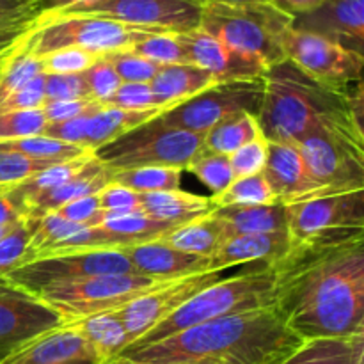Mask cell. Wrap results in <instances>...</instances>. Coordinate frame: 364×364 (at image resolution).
Here are the masks:
<instances>
[{
    "mask_svg": "<svg viewBox=\"0 0 364 364\" xmlns=\"http://www.w3.org/2000/svg\"><path fill=\"white\" fill-rule=\"evenodd\" d=\"M272 269L274 308L302 341L364 334V231L291 240Z\"/></svg>",
    "mask_w": 364,
    "mask_h": 364,
    "instance_id": "1",
    "label": "cell"
},
{
    "mask_svg": "<svg viewBox=\"0 0 364 364\" xmlns=\"http://www.w3.org/2000/svg\"><path fill=\"white\" fill-rule=\"evenodd\" d=\"M302 343L272 306L210 320L144 347H130L109 364H279Z\"/></svg>",
    "mask_w": 364,
    "mask_h": 364,
    "instance_id": "2",
    "label": "cell"
},
{
    "mask_svg": "<svg viewBox=\"0 0 364 364\" xmlns=\"http://www.w3.org/2000/svg\"><path fill=\"white\" fill-rule=\"evenodd\" d=\"M265 96L258 114L263 137L269 142L299 141L318 128L363 135V82L333 87L299 70L284 59L267 68Z\"/></svg>",
    "mask_w": 364,
    "mask_h": 364,
    "instance_id": "3",
    "label": "cell"
},
{
    "mask_svg": "<svg viewBox=\"0 0 364 364\" xmlns=\"http://www.w3.org/2000/svg\"><path fill=\"white\" fill-rule=\"evenodd\" d=\"M274 299H276V272L267 263H256L251 269L240 270L237 276L206 287L130 347L156 343L181 331L223 316L272 308Z\"/></svg>",
    "mask_w": 364,
    "mask_h": 364,
    "instance_id": "4",
    "label": "cell"
},
{
    "mask_svg": "<svg viewBox=\"0 0 364 364\" xmlns=\"http://www.w3.org/2000/svg\"><path fill=\"white\" fill-rule=\"evenodd\" d=\"M294 18L267 2L208 4L201 7L199 28L267 68L287 59L283 38Z\"/></svg>",
    "mask_w": 364,
    "mask_h": 364,
    "instance_id": "5",
    "label": "cell"
},
{
    "mask_svg": "<svg viewBox=\"0 0 364 364\" xmlns=\"http://www.w3.org/2000/svg\"><path fill=\"white\" fill-rule=\"evenodd\" d=\"M203 139L205 135L171 127L155 117L98 148L95 156L110 173L139 167H174L185 171L203 148Z\"/></svg>",
    "mask_w": 364,
    "mask_h": 364,
    "instance_id": "6",
    "label": "cell"
},
{
    "mask_svg": "<svg viewBox=\"0 0 364 364\" xmlns=\"http://www.w3.org/2000/svg\"><path fill=\"white\" fill-rule=\"evenodd\" d=\"M156 31L84 14H39L25 38V46L38 57L63 48H80L96 55L130 50Z\"/></svg>",
    "mask_w": 364,
    "mask_h": 364,
    "instance_id": "7",
    "label": "cell"
},
{
    "mask_svg": "<svg viewBox=\"0 0 364 364\" xmlns=\"http://www.w3.org/2000/svg\"><path fill=\"white\" fill-rule=\"evenodd\" d=\"M166 283L141 274H105L64 287L46 288L39 291L38 297L55 309L64 323H73L100 313L119 311L132 301Z\"/></svg>",
    "mask_w": 364,
    "mask_h": 364,
    "instance_id": "8",
    "label": "cell"
},
{
    "mask_svg": "<svg viewBox=\"0 0 364 364\" xmlns=\"http://www.w3.org/2000/svg\"><path fill=\"white\" fill-rule=\"evenodd\" d=\"M297 148L323 196L364 191V139L318 128L299 141Z\"/></svg>",
    "mask_w": 364,
    "mask_h": 364,
    "instance_id": "9",
    "label": "cell"
},
{
    "mask_svg": "<svg viewBox=\"0 0 364 364\" xmlns=\"http://www.w3.org/2000/svg\"><path fill=\"white\" fill-rule=\"evenodd\" d=\"M265 96V78L217 82L187 102L160 114L159 119L171 127L206 135L228 119L251 114L258 117Z\"/></svg>",
    "mask_w": 364,
    "mask_h": 364,
    "instance_id": "10",
    "label": "cell"
},
{
    "mask_svg": "<svg viewBox=\"0 0 364 364\" xmlns=\"http://www.w3.org/2000/svg\"><path fill=\"white\" fill-rule=\"evenodd\" d=\"M105 274H135L124 249L59 252L36 258L11 270L4 279L20 290L38 295L52 287L77 283Z\"/></svg>",
    "mask_w": 364,
    "mask_h": 364,
    "instance_id": "11",
    "label": "cell"
},
{
    "mask_svg": "<svg viewBox=\"0 0 364 364\" xmlns=\"http://www.w3.org/2000/svg\"><path fill=\"white\" fill-rule=\"evenodd\" d=\"M55 14L100 16L132 27L173 34L191 32L201 23V6L192 0H84L46 16Z\"/></svg>",
    "mask_w": 364,
    "mask_h": 364,
    "instance_id": "12",
    "label": "cell"
},
{
    "mask_svg": "<svg viewBox=\"0 0 364 364\" xmlns=\"http://www.w3.org/2000/svg\"><path fill=\"white\" fill-rule=\"evenodd\" d=\"M284 55L313 80L333 87L363 82L364 57L333 41L288 28L283 38Z\"/></svg>",
    "mask_w": 364,
    "mask_h": 364,
    "instance_id": "13",
    "label": "cell"
},
{
    "mask_svg": "<svg viewBox=\"0 0 364 364\" xmlns=\"http://www.w3.org/2000/svg\"><path fill=\"white\" fill-rule=\"evenodd\" d=\"M288 233L294 242L364 231V191L322 196L288 205Z\"/></svg>",
    "mask_w": 364,
    "mask_h": 364,
    "instance_id": "14",
    "label": "cell"
},
{
    "mask_svg": "<svg viewBox=\"0 0 364 364\" xmlns=\"http://www.w3.org/2000/svg\"><path fill=\"white\" fill-rule=\"evenodd\" d=\"M224 272L226 270H206V272L171 279L156 290L135 299L123 309H119V315L123 318L124 327H127L132 345L141 340L153 327L159 326L162 320L173 315L180 306L191 301L196 294L223 279Z\"/></svg>",
    "mask_w": 364,
    "mask_h": 364,
    "instance_id": "15",
    "label": "cell"
},
{
    "mask_svg": "<svg viewBox=\"0 0 364 364\" xmlns=\"http://www.w3.org/2000/svg\"><path fill=\"white\" fill-rule=\"evenodd\" d=\"M60 326L63 316L38 295L0 279V359Z\"/></svg>",
    "mask_w": 364,
    "mask_h": 364,
    "instance_id": "16",
    "label": "cell"
},
{
    "mask_svg": "<svg viewBox=\"0 0 364 364\" xmlns=\"http://www.w3.org/2000/svg\"><path fill=\"white\" fill-rule=\"evenodd\" d=\"M178 39L183 45L188 64L205 70L215 82L251 80L263 77L267 71V66L259 59L224 45L199 27L178 34Z\"/></svg>",
    "mask_w": 364,
    "mask_h": 364,
    "instance_id": "17",
    "label": "cell"
},
{
    "mask_svg": "<svg viewBox=\"0 0 364 364\" xmlns=\"http://www.w3.org/2000/svg\"><path fill=\"white\" fill-rule=\"evenodd\" d=\"M291 28L320 36L363 55L364 0H326L311 13L294 18Z\"/></svg>",
    "mask_w": 364,
    "mask_h": 364,
    "instance_id": "18",
    "label": "cell"
},
{
    "mask_svg": "<svg viewBox=\"0 0 364 364\" xmlns=\"http://www.w3.org/2000/svg\"><path fill=\"white\" fill-rule=\"evenodd\" d=\"M0 364H103L71 323L48 331L0 359Z\"/></svg>",
    "mask_w": 364,
    "mask_h": 364,
    "instance_id": "19",
    "label": "cell"
},
{
    "mask_svg": "<svg viewBox=\"0 0 364 364\" xmlns=\"http://www.w3.org/2000/svg\"><path fill=\"white\" fill-rule=\"evenodd\" d=\"M263 174L277 203L287 206L323 196L309 176L297 144L291 142H269V156Z\"/></svg>",
    "mask_w": 364,
    "mask_h": 364,
    "instance_id": "20",
    "label": "cell"
},
{
    "mask_svg": "<svg viewBox=\"0 0 364 364\" xmlns=\"http://www.w3.org/2000/svg\"><path fill=\"white\" fill-rule=\"evenodd\" d=\"M290 247L291 237L288 231L230 237L210 258V270H228L231 267L255 263H267L272 267L288 255Z\"/></svg>",
    "mask_w": 364,
    "mask_h": 364,
    "instance_id": "21",
    "label": "cell"
},
{
    "mask_svg": "<svg viewBox=\"0 0 364 364\" xmlns=\"http://www.w3.org/2000/svg\"><path fill=\"white\" fill-rule=\"evenodd\" d=\"M124 255L130 259L135 274L155 277V279H178V277L210 270V258L187 255L164 244L162 240L128 245L124 247Z\"/></svg>",
    "mask_w": 364,
    "mask_h": 364,
    "instance_id": "22",
    "label": "cell"
},
{
    "mask_svg": "<svg viewBox=\"0 0 364 364\" xmlns=\"http://www.w3.org/2000/svg\"><path fill=\"white\" fill-rule=\"evenodd\" d=\"M110 181H112V173L105 169L92 153L91 160L85 164L84 169L78 171L73 178L28 201L23 206V217L31 223H38L41 217L57 212L60 206L73 201V199L98 194Z\"/></svg>",
    "mask_w": 364,
    "mask_h": 364,
    "instance_id": "23",
    "label": "cell"
},
{
    "mask_svg": "<svg viewBox=\"0 0 364 364\" xmlns=\"http://www.w3.org/2000/svg\"><path fill=\"white\" fill-rule=\"evenodd\" d=\"M213 215L223 223L226 238L238 235L288 231V208L283 203L249 206H220Z\"/></svg>",
    "mask_w": 364,
    "mask_h": 364,
    "instance_id": "24",
    "label": "cell"
},
{
    "mask_svg": "<svg viewBox=\"0 0 364 364\" xmlns=\"http://www.w3.org/2000/svg\"><path fill=\"white\" fill-rule=\"evenodd\" d=\"M141 210L142 213L153 217V219L180 228L191 220L213 212L215 208L212 205V199L206 196L192 194V192L178 188V191L141 194Z\"/></svg>",
    "mask_w": 364,
    "mask_h": 364,
    "instance_id": "25",
    "label": "cell"
},
{
    "mask_svg": "<svg viewBox=\"0 0 364 364\" xmlns=\"http://www.w3.org/2000/svg\"><path fill=\"white\" fill-rule=\"evenodd\" d=\"M217 84L215 78L194 64H169L160 66L155 78L149 82L159 102L166 107H176L199 95L210 85Z\"/></svg>",
    "mask_w": 364,
    "mask_h": 364,
    "instance_id": "26",
    "label": "cell"
},
{
    "mask_svg": "<svg viewBox=\"0 0 364 364\" xmlns=\"http://www.w3.org/2000/svg\"><path fill=\"white\" fill-rule=\"evenodd\" d=\"M71 326L82 334L103 364L114 361L124 348L132 345L119 311L100 313L73 322Z\"/></svg>",
    "mask_w": 364,
    "mask_h": 364,
    "instance_id": "27",
    "label": "cell"
},
{
    "mask_svg": "<svg viewBox=\"0 0 364 364\" xmlns=\"http://www.w3.org/2000/svg\"><path fill=\"white\" fill-rule=\"evenodd\" d=\"M166 110L162 109H144L128 110L117 107H103L100 112L92 114L87 123V135H85V149L95 153L102 146L109 144L114 139L121 137L127 132L155 119Z\"/></svg>",
    "mask_w": 364,
    "mask_h": 364,
    "instance_id": "28",
    "label": "cell"
},
{
    "mask_svg": "<svg viewBox=\"0 0 364 364\" xmlns=\"http://www.w3.org/2000/svg\"><path fill=\"white\" fill-rule=\"evenodd\" d=\"M224 240H226V231L213 212L176 228L162 238L164 244L171 245L173 249L201 258H212Z\"/></svg>",
    "mask_w": 364,
    "mask_h": 364,
    "instance_id": "29",
    "label": "cell"
},
{
    "mask_svg": "<svg viewBox=\"0 0 364 364\" xmlns=\"http://www.w3.org/2000/svg\"><path fill=\"white\" fill-rule=\"evenodd\" d=\"M279 364H364V334L343 340H309Z\"/></svg>",
    "mask_w": 364,
    "mask_h": 364,
    "instance_id": "30",
    "label": "cell"
},
{
    "mask_svg": "<svg viewBox=\"0 0 364 364\" xmlns=\"http://www.w3.org/2000/svg\"><path fill=\"white\" fill-rule=\"evenodd\" d=\"M91 156L92 153H85V155L78 156V159L53 164L52 167L34 174V176H31L28 180L14 185V187H7L9 196L13 198V201L20 206L21 213H23V206L27 205L28 201L36 199L38 196L45 194V192L52 191V188L59 187L60 183L68 181L70 178H73L78 171L84 169V166L91 160Z\"/></svg>",
    "mask_w": 364,
    "mask_h": 364,
    "instance_id": "31",
    "label": "cell"
},
{
    "mask_svg": "<svg viewBox=\"0 0 364 364\" xmlns=\"http://www.w3.org/2000/svg\"><path fill=\"white\" fill-rule=\"evenodd\" d=\"M258 135H262L258 117L251 116V114H242V116L213 127L203 139V148L219 153V155L230 156L242 146L255 141Z\"/></svg>",
    "mask_w": 364,
    "mask_h": 364,
    "instance_id": "32",
    "label": "cell"
},
{
    "mask_svg": "<svg viewBox=\"0 0 364 364\" xmlns=\"http://www.w3.org/2000/svg\"><path fill=\"white\" fill-rule=\"evenodd\" d=\"M100 226H103L110 233L123 238L127 247L128 245L144 244V242L151 240H162L167 233L176 230L173 224L156 220L142 212L127 213V215H110V213H105Z\"/></svg>",
    "mask_w": 364,
    "mask_h": 364,
    "instance_id": "33",
    "label": "cell"
},
{
    "mask_svg": "<svg viewBox=\"0 0 364 364\" xmlns=\"http://www.w3.org/2000/svg\"><path fill=\"white\" fill-rule=\"evenodd\" d=\"M213 208L220 206H249V205H274L277 203L265 174L237 178L220 194L212 196Z\"/></svg>",
    "mask_w": 364,
    "mask_h": 364,
    "instance_id": "34",
    "label": "cell"
},
{
    "mask_svg": "<svg viewBox=\"0 0 364 364\" xmlns=\"http://www.w3.org/2000/svg\"><path fill=\"white\" fill-rule=\"evenodd\" d=\"M25 38H27V36H25ZM25 38L14 46L9 59H7L6 68H4L2 71V77H0V103H2L7 96L16 92L18 89L27 85L28 82L34 80L36 77H39V75L43 73L41 57L32 53L31 50L25 46Z\"/></svg>",
    "mask_w": 364,
    "mask_h": 364,
    "instance_id": "35",
    "label": "cell"
},
{
    "mask_svg": "<svg viewBox=\"0 0 364 364\" xmlns=\"http://www.w3.org/2000/svg\"><path fill=\"white\" fill-rule=\"evenodd\" d=\"M181 173L183 171L174 167H139V169L112 173V181L139 194L178 191L181 183Z\"/></svg>",
    "mask_w": 364,
    "mask_h": 364,
    "instance_id": "36",
    "label": "cell"
},
{
    "mask_svg": "<svg viewBox=\"0 0 364 364\" xmlns=\"http://www.w3.org/2000/svg\"><path fill=\"white\" fill-rule=\"evenodd\" d=\"M0 148L18 151L21 155L32 156V159L50 160V162H66V160L78 159L85 153H92L84 148H78V146H71L57 141V139L46 137V135H34V137L18 139V141L0 142Z\"/></svg>",
    "mask_w": 364,
    "mask_h": 364,
    "instance_id": "37",
    "label": "cell"
},
{
    "mask_svg": "<svg viewBox=\"0 0 364 364\" xmlns=\"http://www.w3.org/2000/svg\"><path fill=\"white\" fill-rule=\"evenodd\" d=\"M185 171L192 173L201 183H205L213 192L212 196L226 191L235 180L230 166V156L208 151L206 148H201L196 153Z\"/></svg>",
    "mask_w": 364,
    "mask_h": 364,
    "instance_id": "38",
    "label": "cell"
},
{
    "mask_svg": "<svg viewBox=\"0 0 364 364\" xmlns=\"http://www.w3.org/2000/svg\"><path fill=\"white\" fill-rule=\"evenodd\" d=\"M132 52L159 66H169V64H188L187 53L183 45L178 39V34L173 32H156L149 34L142 41L132 46Z\"/></svg>",
    "mask_w": 364,
    "mask_h": 364,
    "instance_id": "39",
    "label": "cell"
},
{
    "mask_svg": "<svg viewBox=\"0 0 364 364\" xmlns=\"http://www.w3.org/2000/svg\"><path fill=\"white\" fill-rule=\"evenodd\" d=\"M46 124L48 123L41 109L0 112V142L43 135Z\"/></svg>",
    "mask_w": 364,
    "mask_h": 364,
    "instance_id": "40",
    "label": "cell"
},
{
    "mask_svg": "<svg viewBox=\"0 0 364 364\" xmlns=\"http://www.w3.org/2000/svg\"><path fill=\"white\" fill-rule=\"evenodd\" d=\"M53 164L59 162L32 159L18 151L0 148V187H14L34 174L48 169Z\"/></svg>",
    "mask_w": 364,
    "mask_h": 364,
    "instance_id": "41",
    "label": "cell"
},
{
    "mask_svg": "<svg viewBox=\"0 0 364 364\" xmlns=\"http://www.w3.org/2000/svg\"><path fill=\"white\" fill-rule=\"evenodd\" d=\"M105 57L123 84H149L159 71V64L137 55L132 50L110 52Z\"/></svg>",
    "mask_w": 364,
    "mask_h": 364,
    "instance_id": "42",
    "label": "cell"
},
{
    "mask_svg": "<svg viewBox=\"0 0 364 364\" xmlns=\"http://www.w3.org/2000/svg\"><path fill=\"white\" fill-rule=\"evenodd\" d=\"M102 55L85 52L80 48H63L41 55L43 73L46 75H73L84 73L87 68L96 63V59Z\"/></svg>",
    "mask_w": 364,
    "mask_h": 364,
    "instance_id": "43",
    "label": "cell"
},
{
    "mask_svg": "<svg viewBox=\"0 0 364 364\" xmlns=\"http://www.w3.org/2000/svg\"><path fill=\"white\" fill-rule=\"evenodd\" d=\"M34 224L36 223L23 219L7 237L0 240V279H4L11 270L21 265V259H23L28 242H31Z\"/></svg>",
    "mask_w": 364,
    "mask_h": 364,
    "instance_id": "44",
    "label": "cell"
},
{
    "mask_svg": "<svg viewBox=\"0 0 364 364\" xmlns=\"http://www.w3.org/2000/svg\"><path fill=\"white\" fill-rule=\"evenodd\" d=\"M267 156H269V141L263 137V134L237 149L233 155H230V166L235 180L252 176V174H262L267 166Z\"/></svg>",
    "mask_w": 364,
    "mask_h": 364,
    "instance_id": "45",
    "label": "cell"
},
{
    "mask_svg": "<svg viewBox=\"0 0 364 364\" xmlns=\"http://www.w3.org/2000/svg\"><path fill=\"white\" fill-rule=\"evenodd\" d=\"M82 75L85 78V84H87L91 98L105 107L109 103V100L114 96V92L123 84L121 78L117 77L116 71H114L112 64L103 55L98 57L96 63L91 68H87Z\"/></svg>",
    "mask_w": 364,
    "mask_h": 364,
    "instance_id": "46",
    "label": "cell"
},
{
    "mask_svg": "<svg viewBox=\"0 0 364 364\" xmlns=\"http://www.w3.org/2000/svg\"><path fill=\"white\" fill-rule=\"evenodd\" d=\"M107 107H117V109L128 110H144V109H162L171 110V107L162 105L153 92L149 84H121L119 89L114 92Z\"/></svg>",
    "mask_w": 364,
    "mask_h": 364,
    "instance_id": "47",
    "label": "cell"
},
{
    "mask_svg": "<svg viewBox=\"0 0 364 364\" xmlns=\"http://www.w3.org/2000/svg\"><path fill=\"white\" fill-rule=\"evenodd\" d=\"M98 199L100 208L110 215H127V213L142 212L141 194L119 183H114V181H110L107 187H103L98 192Z\"/></svg>",
    "mask_w": 364,
    "mask_h": 364,
    "instance_id": "48",
    "label": "cell"
},
{
    "mask_svg": "<svg viewBox=\"0 0 364 364\" xmlns=\"http://www.w3.org/2000/svg\"><path fill=\"white\" fill-rule=\"evenodd\" d=\"M46 102L55 100H85L91 98L87 84L82 73L73 75H46L45 73Z\"/></svg>",
    "mask_w": 364,
    "mask_h": 364,
    "instance_id": "49",
    "label": "cell"
},
{
    "mask_svg": "<svg viewBox=\"0 0 364 364\" xmlns=\"http://www.w3.org/2000/svg\"><path fill=\"white\" fill-rule=\"evenodd\" d=\"M105 105L98 103L92 98L85 100H55V102H45L43 114L46 117V123H63V121L75 119V117L96 114Z\"/></svg>",
    "mask_w": 364,
    "mask_h": 364,
    "instance_id": "50",
    "label": "cell"
},
{
    "mask_svg": "<svg viewBox=\"0 0 364 364\" xmlns=\"http://www.w3.org/2000/svg\"><path fill=\"white\" fill-rule=\"evenodd\" d=\"M53 213L63 217L64 220L82 224V226H100L103 217H105V212L100 208L98 194L73 199V201L66 203V205L60 206V208Z\"/></svg>",
    "mask_w": 364,
    "mask_h": 364,
    "instance_id": "51",
    "label": "cell"
},
{
    "mask_svg": "<svg viewBox=\"0 0 364 364\" xmlns=\"http://www.w3.org/2000/svg\"><path fill=\"white\" fill-rule=\"evenodd\" d=\"M45 73L36 77L34 80L28 82L16 92L7 96L2 103H0V112H7V110H31V109H43L45 105Z\"/></svg>",
    "mask_w": 364,
    "mask_h": 364,
    "instance_id": "52",
    "label": "cell"
},
{
    "mask_svg": "<svg viewBox=\"0 0 364 364\" xmlns=\"http://www.w3.org/2000/svg\"><path fill=\"white\" fill-rule=\"evenodd\" d=\"M91 116L92 114H87V116L75 117V119L63 121V123H48L43 135L85 149V135H87V123Z\"/></svg>",
    "mask_w": 364,
    "mask_h": 364,
    "instance_id": "53",
    "label": "cell"
},
{
    "mask_svg": "<svg viewBox=\"0 0 364 364\" xmlns=\"http://www.w3.org/2000/svg\"><path fill=\"white\" fill-rule=\"evenodd\" d=\"M43 13L39 0H0V25L25 23Z\"/></svg>",
    "mask_w": 364,
    "mask_h": 364,
    "instance_id": "54",
    "label": "cell"
},
{
    "mask_svg": "<svg viewBox=\"0 0 364 364\" xmlns=\"http://www.w3.org/2000/svg\"><path fill=\"white\" fill-rule=\"evenodd\" d=\"M38 20V18H36ZM36 20L25 21V23H14L7 25V27H0V53L9 52L13 50L25 36L31 32V28L36 25Z\"/></svg>",
    "mask_w": 364,
    "mask_h": 364,
    "instance_id": "55",
    "label": "cell"
},
{
    "mask_svg": "<svg viewBox=\"0 0 364 364\" xmlns=\"http://www.w3.org/2000/svg\"><path fill=\"white\" fill-rule=\"evenodd\" d=\"M267 4L274 6L276 9H279L281 13L288 14L291 18L302 16V14H308L311 11H315L316 7L322 6L326 0H265Z\"/></svg>",
    "mask_w": 364,
    "mask_h": 364,
    "instance_id": "56",
    "label": "cell"
},
{
    "mask_svg": "<svg viewBox=\"0 0 364 364\" xmlns=\"http://www.w3.org/2000/svg\"><path fill=\"white\" fill-rule=\"evenodd\" d=\"M25 217L21 213L20 206L13 201L7 187H0V226H4V224H18Z\"/></svg>",
    "mask_w": 364,
    "mask_h": 364,
    "instance_id": "57",
    "label": "cell"
},
{
    "mask_svg": "<svg viewBox=\"0 0 364 364\" xmlns=\"http://www.w3.org/2000/svg\"><path fill=\"white\" fill-rule=\"evenodd\" d=\"M41 2V14H50V13H57L60 9H66V7L75 6L78 2H84V0H39Z\"/></svg>",
    "mask_w": 364,
    "mask_h": 364,
    "instance_id": "58",
    "label": "cell"
},
{
    "mask_svg": "<svg viewBox=\"0 0 364 364\" xmlns=\"http://www.w3.org/2000/svg\"><path fill=\"white\" fill-rule=\"evenodd\" d=\"M198 6H208V4H245V2H265V0H192Z\"/></svg>",
    "mask_w": 364,
    "mask_h": 364,
    "instance_id": "59",
    "label": "cell"
},
{
    "mask_svg": "<svg viewBox=\"0 0 364 364\" xmlns=\"http://www.w3.org/2000/svg\"><path fill=\"white\" fill-rule=\"evenodd\" d=\"M21 223V220H20ZM18 223V224H20ZM14 228H16V224H4V226H0V240H2L4 237H7V235L11 233V231L14 230Z\"/></svg>",
    "mask_w": 364,
    "mask_h": 364,
    "instance_id": "60",
    "label": "cell"
},
{
    "mask_svg": "<svg viewBox=\"0 0 364 364\" xmlns=\"http://www.w3.org/2000/svg\"><path fill=\"white\" fill-rule=\"evenodd\" d=\"M11 52H13V50H9V52H4V53H0V77H2V71H4V68H6V64H7V59H9Z\"/></svg>",
    "mask_w": 364,
    "mask_h": 364,
    "instance_id": "61",
    "label": "cell"
},
{
    "mask_svg": "<svg viewBox=\"0 0 364 364\" xmlns=\"http://www.w3.org/2000/svg\"><path fill=\"white\" fill-rule=\"evenodd\" d=\"M0 27H7V25H0Z\"/></svg>",
    "mask_w": 364,
    "mask_h": 364,
    "instance_id": "62",
    "label": "cell"
},
{
    "mask_svg": "<svg viewBox=\"0 0 364 364\" xmlns=\"http://www.w3.org/2000/svg\"><path fill=\"white\" fill-rule=\"evenodd\" d=\"M191 364H199V363H191Z\"/></svg>",
    "mask_w": 364,
    "mask_h": 364,
    "instance_id": "63",
    "label": "cell"
}]
</instances>
